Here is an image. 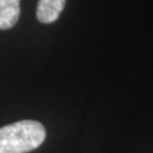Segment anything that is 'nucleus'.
I'll return each instance as SVG.
<instances>
[{"instance_id":"nucleus-3","label":"nucleus","mask_w":153,"mask_h":153,"mask_svg":"<svg viewBox=\"0 0 153 153\" xmlns=\"http://www.w3.org/2000/svg\"><path fill=\"white\" fill-rule=\"evenodd\" d=\"M19 14V0H0V30L15 26Z\"/></svg>"},{"instance_id":"nucleus-2","label":"nucleus","mask_w":153,"mask_h":153,"mask_svg":"<svg viewBox=\"0 0 153 153\" xmlns=\"http://www.w3.org/2000/svg\"><path fill=\"white\" fill-rule=\"evenodd\" d=\"M66 5V0H39L36 17L41 23L50 24L58 19Z\"/></svg>"},{"instance_id":"nucleus-1","label":"nucleus","mask_w":153,"mask_h":153,"mask_svg":"<svg viewBox=\"0 0 153 153\" xmlns=\"http://www.w3.org/2000/svg\"><path fill=\"white\" fill-rule=\"evenodd\" d=\"M45 140L43 125L35 120H21L0 128V153H27Z\"/></svg>"}]
</instances>
